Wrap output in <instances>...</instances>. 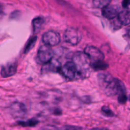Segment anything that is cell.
<instances>
[{
    "instance_id": "cell-10",
    "label": "cell",
    "mask_w": 130,
    "mask_h": 130,
    "mask_svg": "<svg viewBox=\"0 0 130 130\" xmlns=\"http://www.w3.org/2000/svg\"><path fill=\"white\" fill-rule=\"evenodd\" d=\"M17 65L15 63H10L3 66L1 70V75L3 77L12 76L17 72Z\"/></svg>"
},
{
    "instance_id": "cell-24",
    "label": "cell",
    "mask_w": 130,
    "mask_h": 130,
    "mask_svg": "<svg viewBox=\"0 0 130 130\" xmlns=\"http://www.w3.org/2000/svg\"><path fill=\"white\" fill-rule=\"evenodd\" d=\"M92 130H108V129H105V128H95V129H93Z\"/></svg>"
},
{
    "instance_id": "cell-23",
    "label": "cell",
    "mask_w": 130,
    "mask_h": 130,
    "mask_svg": "<svg viewBox=\"0 0 130 130\" xmlns=\"http://www.w3.org/2000/svg\"><path fill=\"white\" fill-rule=\"evenodd\" d=\"M126 31H127V34H128L129 36L130 37V26H129L126 29Z\"/></svg>"
},
{
    "instance_id": "cell-14",
    "label": "cell",
    "mask_w": 130,
    "mask_h": 130,
    "mask_svg": "<svg viewBox=\"0 0 130 130\" xmlns=\"http://www.w3.org/2000/svg\"><path fill=\"white\" fill-rule=\"evenodd\" d=\"M110 3V0H95L93 1V5L95 7L102 9L109 5Z\"/></svg>"
},
{
    "instance_id": "cell-15",
    "label": "cell",
    "mask_w": 130,
    "mask_h": 130,
    "mask_svg": "<svg viewBox=\"0 0 130 130\" xmlns=\"http://www.w3.org/2000/svg\"><path fill=\"white\" fill-rule=\"evenodd\" d=\"M91 67L96 70H105L108 67V65L103 61H100L95 63H92Z\"/></svg>"
},
{
    "instance_id": "cell-12",
    "label": "cell",
    "mask_w": 130,
    "mask_h": 130,
    "mask_svg": "<svg viewBox=\"0 0 130 130\" xmlns=\"http://www.w3.org/2000/svg\"><path fill=\"white\" fill-rule=\"evenodd\" d=\"M118 21L121 24L128 25L130 24V10H124L118 14Z\"/></svg>"
},
{
    "instance_id": "cell-5",
    "label": "cell",
    "mask_w": 130,
    "mask_h": 130,
    "mask_svg": "<svg viewBox=\"0 0 130 130\" xmlns=\"http://www.w3.org/2000/svg\"><path fill=\"white\" fill-rule=\"evenodd\" d=\"M84 53L90 58L93 63L103 61L105 58L104 54L100 50L94 46H87L84 49Z\"/></svg>"
},
{
    "instance_id": "cell-19",
    "label": "cell",
    "mask_w": 130,
    "mask_h": 130,
    "mask_svg": "<svg viewBox=\"0 0 130 130\" xmlns=\"http://www.w3.org/2000/svg\"><path fill=\"white\" fill-rule=\"evenodd\" d=\"M102 111H103V112H104L105 114V115L107 116L110 117V116H113V113L112 112V110H111L108 107H106V106L103 107L102 108Z\"/></svg>"
},
{
    "instance_id": "cell-22",
    "label": "cell",
    "mask_w": 130,
    "mask_h": 130,
    "mask_svg": "<svg viewBox=\"0 0 130 130\" xmlns=\"http://www.w3.org/2000/svg\"><path fill=\"white\" fill-rule=\"evenodd\" d=\"M130 3V1H123L122 2V5H123L124 7H127V6L129 5V4Z\"/></svg>"
},
{
    "instance_id": "cell-25",
    "label": "cell",
    "mask_w": 130,
    "mask_h": 130,
    "mask_svg": "<svg viewBox=\"0 0 130 130\" xmlns=\"http://www.w3.org/2000/svg\"><path fill=\"white\" fill-rule=\"evenodd\" d=\"M129 101H130V95H129Z\"/></svg>"
},
{
    "instance_id": "cell-7",
    "label": "cell",
    "mask_w": 130,
    "mask_h": 130,
    "mask_svg": "<svg viewBox=\"0 0 130 130\" xmlns=\"http://www.w3.org/2000/svg\"><path fill=\"white\" fill-rule=\"evenodd\" d=\"M54 52L50 46L44 44L40 47L38 52V57L40 61L47 63L53 59Z\"/></svg>"
},
{
    "instance_id": "cell-18",
    "label": "cell",
    "mask_w": 130,
    "mask_h": 130,
    "mask_svg": "<svg viewBox=\"0 0 130 130\" xmlns=\"http://www.w3.org/2000/svg\"><path fill=\"white\" fill-rule=\"evenodd\" d=\"M59 130H82L81 128L74 126H62Z\"/></svg>"
},
{
    "instance_id": "cell-4",
    "label": "cell",
    "mask_w": 130,
    "mask_h": 130,
    "mask_svg": "<svg viewBox=\"0 0 130 130\" xmlns=\"http://www.w3.org/2000/svg\"><path fill=\"white\" fill-rule=\"evenodd\" d=\"M61 73L65 77L70 80L75 79L79 77L76 66L73 62H68L61 67Z\"/></svg>"
},
{
    "instance_id": "cell-8",
    "label": "cell",
    "mask_w": 130,
    "mask_h": 130,
    "mask_svg": "<svg viewBox=\"0 0 130 130\" xmlns=\"http://www.w3.org/2000/svg\"><path fill=\"white\" fill-rule=\"evenodd\" d=\"M10 110L13 116L17 118H20L24 116L26 113L25 107L21 102H14L10 106Z\"/></svg>"
},
{
    "instance_id": "cell-11",
    "label": "cell",
    "mask_w": 130,
    "mask_h": 130,
    "mask_svg": "<svg viewBox=\"0 0 130 130\" xmlns=\"http://www.w3.org/2000/svg\"><path fill=\"white\" fill-rule=\"evenodd\" d=\"M61 63L56 60L52 59L50 62L45 63L43 67L42 71L43 72H56L57 71H61Z\"/></svg>"
},
{
    "instance_id": "cell-3",
    "label": "cell",
    "mask_w": 130,
    "mask_h": 130,
    "mask_svg": "<svg viewBox=\"0 0 130 130\" xmlns=\"http://www.w3.org/2000/svg\"><path fill=\"white\" fill-rule=\"evenodd\" d=\"M64 38L66 42L72 45H76L80 43L82 36L80 32L73 27H69L66 29L64 34Z\"/></svg>"
},
{
    "instance_id": "cell-9",
    "label": "cell",
    "mask_w": 130,
    "mask_h": 130,
    "mask_svg": "<svg viewBox=\"0 0 130 130\" xmlns=\"http://www.w3.org/2000/svg\"><path fill=\"white\" fill-rule=\"evenodd\" d=\"M119 14L118 8L115 5H108L102 10V15L107 19H113L116 17Z\"/></svg>"
},
{
    "instance_id": "cell-16",
    "label": "cell",
    "mask_w": 130,
    "mask_h": 130,
    "mask_svg": "<svg viewBox=\"0 0 130 130\" xmlns=\"http://www.w3.org/2000/svg\"><path fill=\"white\" fill-rule=\"evenodd\" d=\"M38 123V121L36 119H30L27 121H20L19 124L20 125L23 126H34L36 125Z\"/></svg>"
},
{
    "instance_id": "cell-2",
    "label": "cell",
    "mask_w": 130,
    "mask_h": 130,
    "mask_svg": "<svg viewBox=\"0 0 130 130\" xmlns=\"http://www.w3.org/2000/svg\"><path fill=\"white\" fill-rule=\"evenodd\" d=\"M74 64L77 69L79 77H85L91 67V61L84 52H76L72 58Z\"/></svg>"
},
{
    "instance_id": "cell-20",
    "label": "cell",
    "mask_w": 130,
    "mask_h": 130,
    "mask_svg": "<svg viewBox=\"0 0 130 130\" xmlns=\"http://www.w3.org/2000/svg\"><path fill=\"white\" fill-rule=\"evenodd\" d=\"M126 100H127V97H126V94H123L118 96V101L121 104H124L126 102Z\"/></svg>"
},
{
    "instance_id": "cell-17",
    "label": "cell",
    "mask_w": 130,
    "mask_h": 130,
    "mask_svg": "<svg viewBox=\"0 0 130 130\" xmlns=\"http://www.w3.org/2000/svg\"><path fill=\"white\" fill-rule=\"evenodd\" d=\"M36 39L37 38L35 36L31 38V39H29L28 44H26V46H25V50H24V52H25V53H28L30 50H31L32 48H33V46H34V44H35L36 43Z\"/></svg>"
},
{
    "instance_id": "cell-13",
    "label": "cell",
    "mask_w": 130,
    "mask_h": 130,
    "mask_svg": "<svg viewBox=\"0 0 130 130\" xmlns=\"http://www.w3.org/2000/svg\"><path fill=\"white\" fill-rule=\"evenodd\" d=\"M43 23V19L42 17L35 18L33 21V28L34 32H38L42 28Z\"/></svg>"
},
{
    "instance_id": "cell-1",
    "label": "cell",
    "mask_w": 130,
    "mask_h": 130,
    "mask_svg": "<svg viewBox=\"0 0 130 130\" xmlns=\"http://www.w3.org/2000/svg\"><path fill=\"white\" fill-rule=\"evenodd\" d=\"M98 81L100 87L104 90L108 96H120L126 94V88L123 83L107 72H102L98 74Z\"/></svg>"
},
{
    "instance_id": "cell-6",
    "label": "cell",
    "mask_w": 130,
    "mask_h": 130,
    "mask_svg": "<svg viewBox=\"0 0 130 130\" xmlns=\"http://www.w3.org/2000/svg\"><path fill=\"white\" fill-rule=\"evenodd\" d=\"M42 40L45 45L49 46H56L61 41L60 34L55 30H48L44 33L42 37Z\"/></svg>"
},
{
    "instance_id": "cell-21",
    "label": "cell",
    "mask_w": 130,
    "mask_h": 130,
    "mask_svg": "<svg viewBox=\"0 0 130 130\" xmlns=\"http://www.w3.org/2000/svg\"><path fill=\"white\" fill-rule=\"evenodd\" d=\"M42 130H59V129H58V128H56V126L48 125V126H46L43 127Z\"/></svg>"
}]
</instances>
